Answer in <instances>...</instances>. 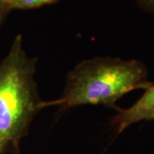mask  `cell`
Returning a JSON list of instances; mask_svg holds the SVG:
<instances>
[{"mask_svg":"<svg viewBox=\"0 0 154 154\" xmlns=\"http://www.w3.org/2000/svg\"><path fill=\"white\" fill-rule=\"evenodd\" d=\"M38 59L17 34L0 62V154H19L23 138L44 107L35 79Z\"/></svg>","mask_w":154,"mask_h":154,"instance_id":"6da1fadb","label":"cell"},{"mask_svg":"<svg viewBox=\"0 0 154 154\" xmlns=\"http://www.w3.org/2000/svg\"><path fill=\"white\" fill-rule=\"evenodd\" d=\"M149 71L138 59L99 57L79 63L69 72L60 98L44 101V107L59 106L62 110L84 105H103L118 110L116 103L124 95L147 89Z\"/></svg>","mask_w":154,"mask_h":154,"instance_id":"7a4b0ae2","label":"cell"},{"mask_svg":"<svg viewBox=\"0 0 154 154\" xmlns=\"http://www.w3.org/2000/svg\"><path fill=\"white\" fill-rule=\"evenodd\" d=\"M143 121H154V82L131 106L119 109L111 124L116 127V132L121 134L131 125Z\"/></svg>","mask_w":154,"mask_h":154,"instance_id":"3957f363","label":"cell"},{"mask_svg":"<svg viewBox=\"0 0 154 154\" xmlns=\"http://www.w3.org/2000/svg\"><path fill=\"white\" fill-rule=\"evenodd\" d=\"M60 0H10L7 5L10 11L12 9H30L57 3Z\"/></svg>","mask_w":154,"mask_h":154,"instance_id":"277c9868","label":"cell"},{"mask_svg":"<svg viewBox=\"0 0 154 154\" xmlns=\"http://www.w3.org/2000/svg\"><path fill=\"white\" fill-rule=\"evenodd\" d=\"M139 7L143 10L154 13V0H136Z\"/></svg>","mask_w":154,"mask_h":154,"instance_id":"5b68a950","label":"cell"},{"mask_svg":"<svg viewBox=\"0 0 154 154\" xmlns=\"http://www.w3.org/2000/svg\"><path fill=\"white\" fill-rule=\"evenodd\" d=\"M9 11L10 10L9 9L7 4L0 0V25L5 21L7 14H8Z\"/></svg>","mask_w":154,"mask_h":154,"instance_id":"8992f818","label":"cell"},{"mask_svg":"<svg viewBox=\"0 0 154 154\" xmlns=\"http://www.w3.org/2000/svg\"><path fill=\"white\" fill-rule=\"evenodd\" d=\"M2 1H3L4 2H5L6 4H7V5H8V3L9 2H10V0H2ZM8 6V5H7ZM9 8V7H8Z\"/></svg>","mask_w":154,"mask_h":154,"instance_id":"52a82bcc","label":"cell"}]
</instances>
